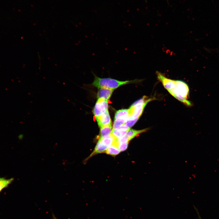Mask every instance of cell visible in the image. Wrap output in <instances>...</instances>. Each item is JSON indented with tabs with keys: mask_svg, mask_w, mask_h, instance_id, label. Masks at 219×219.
<instances>
[{
	"mask_svg": "<svg viewBox=\"0 0 219 219\" xmlns=\"http://www.w3.org/2000/svg\"><path fill=\"white\" fill-rule=\"evenodd\" d=\"M94 78L92 84L93 86L98 89L106 88L114 90L123 85L136 82L140 80L120 81L111 78H100L93 73Z\"/></svg>",
	"mask_w": 219,
	"mask_h": 219,
	"instance_id": "6da1fadb",
	"label": "cell"
},
{
	"mask_svg": "<svg viewBox=\"0 0 219 219\" xmlns=\"http://www.w3.org/2000/svg\"><path fill=\"white\" fill-rule=\"evenodd\" d=\"M176 82L175 88L168 92L177 100L187 106H191V102L188 99L189 89L187 84L180 80H176Z\"/></svg>",
	"mask_w": 219,
	"mask_h": 219,
	"instance_id": "7a4b0ae2",
	"label": "cell"
},
{
	"mask_svg": "<svg viewBox=\"0 0 219 219\" xmlns=\"http://www.w3.org/2000/svg\"><path fill=\"white\" fill-rule=\"evenodd\" d=\"M154 99H155L154 98L144 96L141 99L135 102L129 109L130 115L128 118L131 119L138 120L147 104Z\"/></svg>",
	"mask_w": 219,
	"mask_h": 219,
	"instance_id": "3957f363",
	"label": "cell"
},
{
	"mask_svg": "<svg viewBox=\"0 0 219 219\" xmlns=\"http://www.w3.org/2000/svg\"><path fill=\"white\" fill-rule=\"evenodd\" d=\"M108 101L103 99H98L93 110L95 118L103 114L108 110Z\"/></svg>",
	"mask_w": 219,
	"mask_h": 219,
	"instance_id": "277c9868",
	"label": "cell"
},
{
	"mask_svg": "<svg viewBox=\"0 0 219 219\" xmlns=\"http://www.w3.org/2000/svg\"><path fill=\"white\" fill-rule=\"evenodd\" d=\"M156 75L158 80L162 84L164 87L168 91L174 89L176 86V80L166 77L163 74L156 71Z\"/></svg>",
	"mask_w": 219,
	"mask_h": 219,
	"instance_id": "5b68a950",
	"label": "cell"
},
{
	"mask_svg": "<svg viewBox=\"0 0 219 219\" xmlns=\"http://www.w3.org/2000/svg\"><path fill=\"white\" fill-rule=\"evenodd\" d=\"M99 127H103L112 124L111 121L108 110L105 113L96 118Z\"/></svg>",
	"mask_w": 219,
	"mask_h": 219,
	"instance_id": "8992f818",
	"label": "cell"
},
{
	"mask_svg": "<svg viewBox=\"0 0 219 219\" xmlns=\"http://www.w3.org/2000/svg\"><path fill=\"white\" fill-rule=\"evenodd\" d=\"M99 89L97 94L98 99H103L107 101L110 98L114 90L106 88H100Z\"/></svg>",
	"mask_w": 219,
	"mask_h": 219,
	"instance_id": "52a82bcc",
	"label": "cell"
},
{
	"mask_svg": "<svg viewBox=\"0 0 219 219\" xmlns=\"http://www.w3.org/2000/svg\"><path fill=\"white\" fill-rule=\"evenodd\" d=\"M108 148L99 140L93 151L86 159L88 160L97 154L105 152Z\"/></svg>",
	"mask_w": 219,
	"mask_h": 219,
	"instance_id": "ba28073f",
	"label": "cell"
},
{
	"mask_svg": "<svg viewBox=\"0 0 219 219\" xmlns=\"http://www.w3.org/2000/svg\"><path fill=\"white\" fill-rule=\"evenodd\" d=\"M148 130V128L139 130L130 129L127 131L125 135L129 141L137 135H138L141 133L146 132Z\"/></svg>",
	"mask_w": 219,
	"mask_h": 219,
	"instance_id": "9c48e42d",
	"label": "cell"
},
{
	"mask_svg": "<svg viewBox=\"0 0 219 219\" xmlns=\"http://www.w3.org/2000/svg\"><path fill=\"white\" fill-rule=\"evenodd\" d=\"M130 115L128 109H122L117 111L115 113L114 120L118 119H127Z\"/></svg>",
	"mask_w": 219,
	"mask_h": 219,
	"instance_id": "30bf717a",
	"label": "cell"
},
{
	"mask_svg": "<svg viewBox=\"0 0 219 219\" xmlns=\"http://www.w3.org/2000/svg\"><path fill=\"white\" fill-rule=\"evenodd\" d=\"M100 135L99 138L101 139L110 134L112 130V124L106 125L100 128Z\"/></svg>",
	"mask_w": 219,
	"mask_h": 219,
	"instance_id": "8fae6325",
	"label": "cell"
},
{
	"mask_svg": "<svg viewBox=\"0 0 219 219\" xmlns=\"http://www.w3.org/2000/svg\"><path fill=\"white\" fill-rule=\"evenodd\" d=\"M118 138L116 137L113 135L110 134L109 136L103 138H99V140L108 147L112 145Z\"/></svg>",
	"mask_w": 219,
	"mask_h": 219,
	"instance_id": "7c38bea8",
	"label": "cell"
},
{
	"mask_svg": "<svg viewBox=\"0 0 219 219\" xmlns=\"http://www.w3.org/2000/svg\"><path fill=\"white\" fill-rule=\"evenodd\" d=\"M120 152L118 147L115 145L112 144L105 151L107 154L112 156H116Z\"/></svg>",
	"mask_w": 219,
	"mask_h": 219,
	"instance_id": "4fadbf2b",
	"label": "cell"
},
{
	"mask_svg": "<svg viewBox=\"0 0 219 219\" xmlns=\"http://www.w3.org/2000/svg\"><path fill=\"white\" fill-rule=\"evenodd\" d=\"M128 130L123 129H113L110 134L119 139L124 136Z\"/></svg>",
	"mask_w": 219,
	"mask_h": 219,
	"instance_id": "5bb4252c",
	"label": "cell"
},
{
	"mask_svg": "<svg viewBox=\"0 0 219 219\" xmlns=\"http://www.w3.org/2000/svg\"><path fill=\"white\" fill-rule=\"evenodd\" d=\"M14 180L13 178L6 179L4 178H0V192L4 189L7 187Z\"/></svg>",
	"mask_w": 219,
	"mask_h": 219,
	"instance_id": "9a60e30c",
	"label": "cell"
},
{
	"mask_svg": "<svg viewBox=\"0 0 219 219\" xmlns=\"http://www.w3.org/2000/svg\"><path fill=\"white\" fill-rule=\"evenodd\" d=\"M127 119H118L114 120L113 129H117L124 124Z\"/></svg>",
	"mask_w": 219,
	"mask_h": 219,
	"instance_id": "2e32d148",
	"label": "cell"
},
{
	"mask_svg": "<svg viewBox=\"0 0 219 219\" xmlns=\"http://www.w3.org/2000/svg\"><path fill=\"white\" fill-rule=\"evenodd\" d=\"M138 120L137 119H131L128 118L124 124L130 128Z\"/></svg>",
	"mask_w": 219,
	"mask_h": 219,
	"instance_id": "e0dca14e",
	"label": "cell"
},
{
	"mask_svg": "<svg viewBox=\"0 0 219 219\" xmlns=\"http://www.w3.org/2000/svg\"><path fill=\"white\" fill-rule=\"evenodd\" d=\"M129 142L119 143L118 148L120 151L126 150L128 147Z\"/></svg>",
	"mask_w": 219,
	"mask_h": 219,
	"instance_id": "ac0fdd59",
	"label": "cell"
},
{
	"mask_svg": "<svg viewBox=\"0 0 219 219\" xmlns=\"http://www.w3.org/2000/svg\"><path fill=\"white\" fill-rule=\"evenodd\" d=\"M23 137V134H21L19 135V138L22 139Z\"/></svg>",
	"mask_w": 219,
	"mask_h": 219,
	"instance_id": "d6986e66",
	"label": "cell"
},
{
	"mask_svg": "<svg viewBox=\"0 0 219 219\" xmlns=\"http://www.w3.org/2000/svg\"><path fill=\"white\" fill-rule=\"evenodd\" d=\"M53 219H57L54 216H53Z\"/></svg>",
	"mask_w": 219,
	"mask_h": 219,
	"instance_id": "ffe728a7",
	"label": "cell"
},
{
	"mask_svg": "<svg viewBox=\"0 0 219 219\" xmlns=\"http://www.w3.org/2000/svg\"><path fill=\"white\" fill-rule=\"evenodd\" d=\"M200 219H201L200 218Z\"/></svg>",
	"mask_w": 219,
	"mask_h": 219,
	"instance_id": "44dd1931",
	"label": "cell"
}]
</instances>
